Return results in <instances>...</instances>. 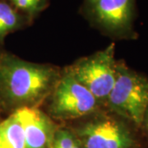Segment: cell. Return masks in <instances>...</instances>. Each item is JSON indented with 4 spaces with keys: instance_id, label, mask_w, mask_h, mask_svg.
Listing matches in <instances>:
<instances>
[{
    "instance_id": "1",
    "label": "cell",
    "mask_w": 148,
    "mask_h": 148,
    "mask_svg": "<svg viewBox=\"0 0 148 148\" xmlns=\"http://www.w3.org/2000/svg\"><path fill=\"white\" fill-rule=\"evenodd\" d=\"M58 81L51 67L6 55L0 60V91L8 103L36 107L53 90Z\"/></svg>"
},
{
    "instance_id": "2",
    "label": "cell",
    "mask_w": 148,
    "mask_h": 148,
    "mask_svg": "<svg viewBox=\"0 0 148 148\" xmlns=\"http://www.w3.org/2000/svg\"><path fill=\"white\" fill-rule=\"evenodd\" d=\"M106 106L112 113L140 128L148 108V78L118 62L115 82Z\"/></svg>"
},
{
    "instance_id": "3",
    "label": "cell",
    "mask_w": 148,
    "mask_h": 148,
    "mask_svg": "<svg viewBox=\"0 0 148 148\" xmlns=\"http://www.w3.org/2000/svg\"><path fill=\"white\" fill-rule=\"evenodd\" d=\"M132 125L113 113L95 117L74 132L83 148H141Z\"/></svg>"
},
{
    "instance_id": "4",
    "label": "cell",
    "mask_w": 148,
    "mask_h": 148,
    "mask_svg": "<svg viewBox=\"0 0 148 148\" xmlns=\"http://www.w3.org/2000/svg\"><path fill=\"white\" fill-rule=\"evenodd\" d=\"M114 44L75 64L69 71L86 86L100 105H106L116 79Z\"/></svg>"
},
{
    "instance_id": "5",
    "label": "cell",
    "mask_w": 148,
    "mask_h": 148,
    "mask_svg": "<svg viewBox=\"0 0 148 148\" xmlns=\"http://www.w3.org/2000/svg\"><path fill=\"white\" fill-rule=\"evenodd\" d=\"M49 113L58 119H74L95 113L101 106L90 90L68 71L54 85Z\"/></svg>"
},
{
    "instance_id": "6",
    "label": "cell",
    "mask_w": 148,
    "mask_h": 148,
    "mask_svg": "<svg viewBox=\"0 0 148 148\" xmlns=\"http://www.w3.org/2000/svg\"><path fill=\"white\" fill-rule=\"evenodd\" d=\"M135 0H86L93 20L106 32L116 36L132 32Z\"/></svg>"
},
{
    "instance_id": "7",
    "label": "cell",
    "mask_w": 148,
    "mask_h": 148,
    "mask_svg": "<svg viewBox=\"0 0 148 148\" xmlns=\"http://www.w3.org/2000/svg\"><path fill=\"white\" fill-rule=\"evenodd\" d=\"M15 112L22 124L27 148H49L58 129L51 119L37 107H20Z\"/></svg>"
},
{
    "instance_id": "8",
    "label": "cell",
    "mask_w": 148,
    "mask_h": 148,
    "mask_svg": "<svg viewBox=\"0 0 148 148\" xmlns=\"http://www.w3.org/2000/svg\"><path fill=\"white\" fill-rule=\"evenodd\" d=\"M0 148H27L22 124L16 112L0 123Z\"/></svg>"
},
{
    "instance_id": "9",
    "label": "cell",
    "mask_w": 148,
    "mask_h": 148,
    "mask_svg": "<svg viewBox=\"0 0 148 148\" xmlns=\"http://www.w3.org/2000/svg\"><path fill=\"white\" fill-rule=\"evenodd\" d=\"M19 24V16L8 3L0 2V37L14 30Z\"/></svg>"
},
{
    "instance_id": "10",
    "label": "cell",
    "mask_w": 148,
    "mask_h": 148,
    "mask_svg": "<svg viewBox=\"0 0 148 148\" xmlns=\"http://www.w3.org/2000/svg\"><path fill=\"white\" fill-rule=\"evenodd\" d=\"M49 148H83L79 138L74 132L58 127Z\"/></svg>"
},
{
    "instance_id": "11",
    "label": "cell",
    "mask_w": 148,
    "mask_h": 148,
    "mask_svg": "<svg viewBox=\"0 0 148 148\" xmlns=\"http://www.w3.org/2000/svg\"><path fill=\"white\" fill-rule=\"evenodd\" d=\"M12 4L19 10L29 14H35L46 6L47 0H11Z\"/></svg>"
},
{
    "instance_id": "12",
    "label": "cell",
    "mask_w": 148,
    "mask_h": 148,
    "mask_svg": "<svg viewBox=\"0 0 148 148\" xmlns=\"http://www.w3.org/2000/svg\"><path fill=\"white\" fill-rule=\"evenodd\" d=\"M141 129H143L144 134L146 135V137L148 139V108L147 109V110L145 112V114L143 117V123H142V125H141Z\"/></svg>"
}]
</instances>
